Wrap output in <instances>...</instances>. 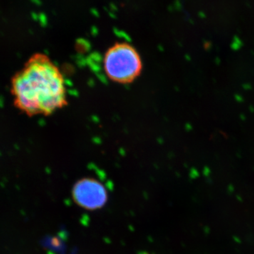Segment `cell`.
<instances>
[{
	"mask_svg": "<svg viewBox=\"0 0 254 254\" xmlns=\"http://www.w3.org/2000/svg\"><path fill=\"white\" fill-rule=\"evenodd\" d=\"M107 76L120 84H128L141 75L143 63L141 55L129 43H117L107 50L103 59Z\"/></svg>",
	"mask_w": 254,
	"mask_h": 254,
	"instance_id": "cell-2",
	"label": "cell"
},
{
	"mask_svg": "<svg viewBox=\"0 0 254 254\" xmlns=\"http://www.w3.org/2000/svg\"><path fill=\"white\" fill-rule=\"evenodd\" d=\"M72 197L75 203L81 208L95 210L106 204L108 193L102 182L92 177H85L73 185Z\"/></svg>",
	"mask_w": 254,
	"mask_h": 254,
	"instance_id": "cell-3",
	"label": "cell"
},
{
	"mask_svg": "<svg viewBox=\"0 0 254 254\" xmlns=\"http://www.w3.org/2000/svg\"><path fill=\"white\" fill-rule=\"evenodd\" d=\"M14 106L28 117L49 116L68 105L65 80L48 55L36 53L11 78Z\"/></svg>",
	"mask_w": 254,
	"mask_h": 254,
	"instance_id": "cell-1",
	"label": "cell"
}]
</instances>
